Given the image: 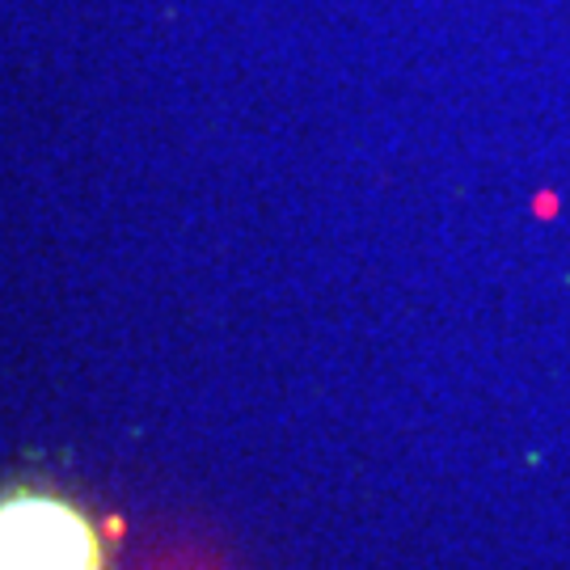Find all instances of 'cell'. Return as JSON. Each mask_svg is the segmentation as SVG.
Masks as SVG:
<instances>
[{"label": "cell", "mask_w": 570, "mask_h": 570, "mask_svg": "<svg viewBox=\"0 0 570 570\" xmlns=\"http://www.w3.org/2000/svg\"><path fill=\"white\" fill-rule=\"evenodd\" d=\"M0 570H102V546L68 503L18 494L0 503Z\"/></svg>", "instance_id": "6da1fadb"}]
</instances>
